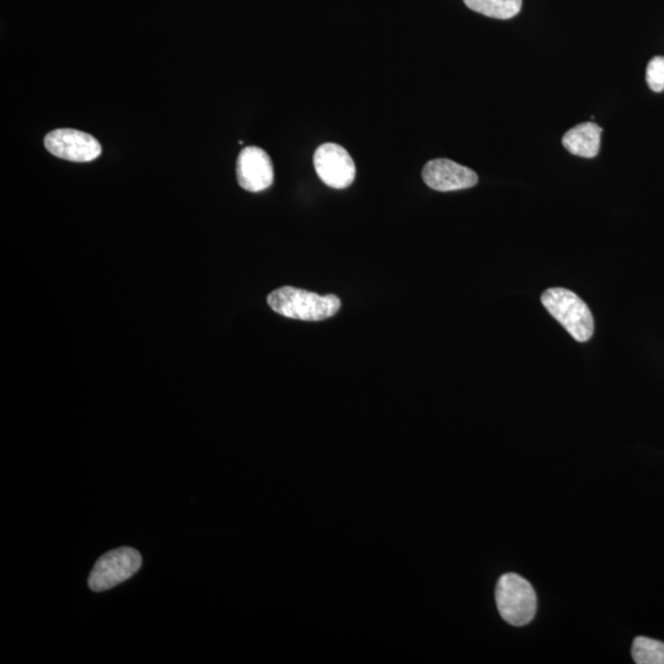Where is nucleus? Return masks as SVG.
<instances>
[{"label":"nucleus","mask_w":664,"mask_h":664,"mask_svg":"<svg viewBox=\"0 0 664 664\" xmlns=\"http://www.w3.org/2000/svg\"><path fill=\"white\" fill-rule=\"evenodd\" d=\"M142 556L132 548L111 550L101 556L89 576V587L94 592H104L119 586L141 569Z\"/></svg>","instance_id":"obj_4"},{"label":"nucleus","mask_w":664,"mask_h":664,"mask_svg":"<svg viewBox=\"0 0 664 664\" xmlns=\"http://www.w3.org/2000/svg\"><path fill=\"white\" fill-rule=\"evenodd\" d=\"M647 84L655 93L664 91V57L657 56L647 64Z\"/></svg>","instance_id":"obj_12"},{"label":"nucleus","mask_w":664,"mask_h":664,"mask_svg":"<svg viewBox=\"0 0 664 664\" xmlns=\"http://www.w3.org/2000/svg\"><path fill=\"white\" fill-rule=\"evenodd\" d=\"M464 3L481 15L508 20L521 13L523 0H464Z\"/></svg>","instance_id":"obj_10"},{"label":"nucleus","mask_w":664,"mask_h":664,"mask_svg":"<svg viewBox=\"0 0 664 664\" xmlns=\"http://www.w3.org/2000/svg\"><path fill=\"white\" fill-rule=\"evenodd\" d=\"M267 302L273 312L303 321H323L334 317L341 309V301L334 294L320 296L294 287H282L273 291Z\"/></svg>","instance_id":"obj_1"},{"label":"nucleus","mask_w":664,"mask_h":664,"mask_svg":"<svg viewBox=\"0 0 664 664\" xmlns=\"http://www.w3.org/2000/svg\"><path fill=\"white\" fill-rule=\"evenodd\" d=\"M422 179L428 187L439 192L471 189L479 182L474 170L449 159L428 162L422 169Z\"/></svg>","instance_id":"obj_7"},{"label":"nucleus","mask_w":664,"mask_h":664,"mask_svg":"<svg viewBox=\"0 0 664 664\" xmlns=\"http://www.w3.org/2000/svg\"><path fill=\"white\" fill-rule=\"evenodd\" d=\"M631 655L637 664H664V642L636 637Z\"/></svg>","instance_id":"obj_11"},{"label":"nucleus","mask_w":664,"mask_h":664,"mask_svg":"<svg viewBox=\"0 0 664 664\" xmlns=\"http://www.w3.org/2000/svg\"><path fill=\"white\" fill-rule=\"evenodd\" d=\"M314 168L320 180L336 190L346 189L356 178V165L350 153L336 143H325L317 149Z\"/></svg>","instance_id":"obj_5"},{"label":"nucleus","mask_w":664,"mask_h":664,"mask_svg":"<svg viewBox=\"0 0 664 664\" xmlns=\"http://www.w3.org/2000/svg\"><path fill=\"white\" fill-rule=\"evenodd\" d=\"M237 178L240 187L249 192H261L273 184V165L270 155L259 147H246L239 154Z\"/></svg>","instance_id":"obj_8"},{"label":"nucleus","mask_w":664,"mask_h":664,"mask_svg":"<svg viewBox=\"0 0 664 664\" xmlns=\"http://www.w3.org/2000/svg\"><path fill=\"white\" fill-rule=\"evenodd\" d=\"M542 303L576 341L586 342L591 339L594 331L593 315L577 294L565 288L546 289Z\"/></svg>","instance_id":"obj_2"},{"label":"nucleus","mask_w":664,"mask_h":664,"mask_svg":"<svg viewBox=\"0 0 664 664\" xmlns=\"http://www.w3.org/2000/svg\"><path fill=\"white\" fill-rule=\"evenodd\" d=\"M496 604L498 613L508 624L524 626L529 624L537 613V594L523 577L506 574L498 580Z\"/></svg>","instance_id":"obj_3"},{"label":"nucleus","mask_w":664,"mask_h":664,"mask_svg":"<svg viewBox=\"0 0 664 664\" xmlns=\"http://www.w3.org/2000/svg\"><path fill=\"white\" fill-rule=\"evenodd\" d=\"M45 147L55 157L76 163L91 162L101 154L98 139L88 133L69 128L48 133Z\"/></svg>","instance_id":"obj_6"},{"label":"nucleus","mask_w":664,"mask_h":664,"mask_svg":"<svg viewBox=\"0 0 664 664\" xmlns=\"http://www.w3.org/2000/svg\"><path fill=\"white\" fill-rule=\"evenodd\" d=\"M603 128L597 123H580L562 137V144L572 155L581 158H596L601 151V137Z\"/></svg>","instance_id":"obj_9"}]
</instances>
